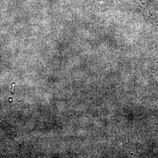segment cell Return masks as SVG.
<instances>
[{
    "label": "cell",
    "instance_id": "1",
    "mask_svg": "<svg viewBox=\"0 0 158 158\" xmlns=\"http://www.w3.org/2000/svg\"><path fill=\"white\" fill-rule=\"evenodd\" d=\"M156 26H158V23H157V24H156Z\"/></svg>",
    "mask_w": 158,
    "mask_h": 158
}]
</instances>
